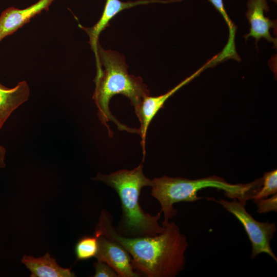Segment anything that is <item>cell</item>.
I'll return each instance as SVG.
<instances>
[{
    "label": "cell",
    "instance_id": "11",
    "mask_svg": "<svg viewBox=\"0 0 277 277\" xmlns=\"http://www.w3.org/2000/svg\"><path fill=\"white\" fill-rule=\"evenodd\" d=\"M21 261L31 272V277L75 276L71 268H64L59 266L49 252L39 258L25 255Z\"/></svg>",
    "mask_w": 277,
    "mask_h": 277
},
{
    "label": "cell",
    "instance_id": "12",
    "mask_svg": "<svg viewBox=\"0 0 277 277\" xmlns=\"http://www.w3.org/2000/svg\"><path fill=\"white\" fill-rule=\"evenodd\" d=\"M29 87L25 81L12 88L0 84V121L4 124L12 112L28 100Z\"/></svg>",
    "mask_w": 277,
    "mask_h": 277
},
{
    "label": "cell",
    "instance_id": "18",
    "mask_svg": "<svg viewBox=\"0 0 277 277\" xmlns=\"http://www.w3.org/2000/svg\"><path fill=\"white\" fill-rule=\"evenodd\" d=\"M3 125V124L0 121V129L2 127ZM6 151V149L0 145V168H4L5 166L4 160Z\"/></svg>",
    "mask_w": 277,
    "mask_h": 277
},
{
    "label": "cell",
    "instance_id": "7",
    "mask_svg": "<svg viewBox=\"0 0 277 277\" xmlns=\"http://www.w3.org/2000/svg\"><path fill=\"white\" fill-rule=\"evenodd\" d=\"M98 239V247L95 255L97 261L108 264L118 277H140L133 269L129 253L120 244L101 234L94 233Z\"/></svg>",
    "mask_w": 277,
    "mask_h": 277
},
{
    "label": "cell",
    "instance_id": "4",
    "mask_svg": "<svg viewBox=\"0 0 277 277\" xmlns=\"http://www.w3.org/2000/svg\"><path fill=\"white\" fill-rule=\"evenodd\" d=\"M92 180L101 181L116 191L121 203V223L124 231L132 236H152L165 230V227L159 223L161 212L152 215L144 212L140 206L141 189L152 184V180L143 173L142 163L131 170L122 169L109 174L98 172Z\"/></svg>",
    "mask_w": 277,
    "mask_h": 277
},
{
    "label": "cell",
    "instance_id": "13",
    "mask_svg": "<svg viewBox=\"0 0 277 277\" xmlns=\"http://www.w3.org/2000/svg\"><path fill=\"white\" fill-rule=\"evenodd\" d=\"M220 13L225 20L229 29V38L227 44L222 51L219 53V58L225 61L228 58H233L237 61H240L235 50V36L236 26L233 23L228 15L225 9L223 0H208Z\"/></svg>",
    "mask_w": 277,
    "mask_h": 277
},
{
    "label": "cell",
    "instance_id": "5",
    "mask_svg": "<svg viewBox=\"0 0 277 277\" xmlns=\"http://www.w3.org/2000/svg\"><path fill=\"white\" fill-rule=\"evenodd\" d=\"M206 198L221 204L242 224L251 243V257L252 259L261 253H266L277 261V258L270 244L276 230L274 223L260 222L255 220L246 210V202L236 199L229 202L222 199L217 201L212 197Z\"/></svg>",
    "mask_w": 277,
    "mask_h": 277
},
{
    "label": "cell",
    "instance_id": "3",
    "mask_svg": "<svg viewBox=\"0 0 277 277\" xmlns=\"http://www.w3.org/2000/svg\"><path fill=\"white\" fill-rule=\"evenodd\" d=\"M262 177L247 184H232L224 179L210 176L195 180L163 176L152 180L151 194L161 205L160 212L164 214L162 223H167L177 213L175 203L193 202L203 197L199 196V190L206 188L223 190L227 197L247 202L253 199L262 185Z\"/></svg>",
    "mask_w": 277,
    "mask_h": 277
},
{
    "label": "cell",
    "instance_id": "16",
    "mask_svg": "<svg viewBox=\"0 0 277 277\" xmlns=\"http://www.w3.org/2000/svg\"><path fill=\"white\" fill-rule=\"evenodd\" d=\"M254 202L257 205V211L260 214L277 211V193L271 197L256 200Z\"/></svg>",
    "mask_w": 277,
    "mask_h": 277
},
{
    "label": "cell",
    "instance_id": "15",
    "mask_svg": "<svg viewBox=\"0 0 277 277\" xmlns=\"http://www.w3.org/2000/svg\"><path fill=\"white\" fill-rule=\"evenodd\" d=\"M262 179V186L253 197L254 200L267 198L277 193L276 169L265 173Z\"/></svg>",
    "mask_w": 277,
    "mask_h": 277
},
{
    "label": "cell",
    "instance_id": "2",
    "mask_svg": "<svg viewBox=\"0 0 277 277\" xmlns=\"http://www.w3.org/2000/svg\"><path fill=\"white\" fill-rule=\"evenodd\" d=\"M95 56L97 72L94 80L95 88L92 98L97 108L99 120L106 127L109 137L113 135L108 124L111 121L120 130L140 134L139 129L121 123L112 114L109 103L114 95L122 94L129 99L135 109L145 97L150 95L147 86L141 76L129 74L125 58L118 52L105 50L98 42Z\"/></svg>",
    "mask_w": 277,
    "mask_h": 277
},
{
    "label": "cell",
    "instance_id": "6",
    "mask_svg": "<svg viewBox=\"0 0 277 277\" xmlns=\"http://www.w3.org/2000/svg\"><path fill=\"white\" fill-rule=\"evenodd\" d=\"M213 60L214 57L209 60L196 72L185 78L167 93L157 96L148 95L145 97L139 106L134 109L135 112L141 124L140 128L138 129L142 139L141 145L143 148L144 157L145 155V147L147 130L150 123L157 112L163 107L165 102L177 90L190 82L206 68L214 66L215 63Z\"/></svg>",
    "mask_w": 277,
    "mask_h": 277
},
{
    "label": "cell",
    "instance_id": "10",
    "mask_svg": "<svg viewBox=\"0 0 277 277\" xmlns=\"http://www.w3.org/2000/svg\"><path fill=\"white\" fill-rule=\"evenodd\" d=\"M54 0H39L36 3L23 9L10 7L0 16V42L6 36L16 32L29 23L31 18L43 10L48 11Z\"/></svg>",
    "mask_w": 277,
    "mask_h": 277
},
{
    "label": "cell",
    "instance_id": "8",
    "mask_svg": "<svg viewBox=\"0 0 277 277\" xmlns=\"http://www.w3.org/2000/svg\"><path fill=\"white\" fill-rule=\"evenodd\" d=\"M247 6L248 9L246 16L250 28L249 33L245 35L244 37L247 40L249 37H253L256 46L258 41L264 38L268 42L273 43L276 48V38L271 35L270 29H276V23L264 15V13L270 10L267 0H248Z\"/></svg>",
    "mask_w": 277,
    "mask_h": 277
},
{
    "label": "cell",
    "instance_id": "1",
    "mask_svg": "<svg viewBox=\"0 0 277 277\" xmlns=\"http://www.w3.org/2000/svg\"><path fill=\"white\" fill-rule=\"evenodd\" d=\"M110 214L102 210L94 233L123 246L129 253L134 270L146 277H176L184 269L188 247L186 236L174 222L162 225L165 230L152 236L127 237L112 225Z\"/></svg>",
    "mask_w": 277,
    "mask_h": 277
},
{
    "label": "cell",
    "instance_id": "17",
    "mask_svg": "<svg viewBox=\"0 0 277 277\" xmlns=\"http://www.w3.org/2000/svg\"><path fill=\"white\" fill-rule=\"evenodd\" d=\"M95 269L94 277H117L115 271L108 264L101 261H97L93 264Z\"/></svg>",
    "mask_w": 277,
    "mask_h": 277
},
{
    "label": "cell",
    "instance_id": "9",
    "mask_svg": "<svg viewBox=\"0 0 277 277\" xmlns=\"http://www.w3.org/2000/svg\"><path fill=\"white\" fill-rule=\"evenodd\" d=\"M182 0H138L134 2H122L120 0H106L103 13L97 22L92 27H85L79 25L88 35L89 44L96 54L100 33L110 26V21L120 12L135 6L150 3H169Z\"/></svg>",
    "mask_w": 277,
    "mask_h": 277
},
{
    "label": "cell",
    "instance_id": "14",
    "mask_svg": "<svg viewBox=\"0 0 277 277\" xmlns=\"http://www.w3.org/2000/svg\"><path fill=\"white\" fill-rule=\"evenodd\" d=\"M98 247V239L95 234L93 236H84L81 238L75 246L77 260H86L95 257Z\"/></svg>",
    "mask_w": 277,
    "mask_h": 277
}]
</instances>
